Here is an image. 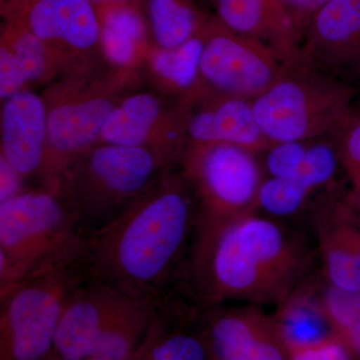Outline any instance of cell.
<instances>
[{
    "instance_id": "1",
    "label": "cell",
    "mask_w": 360,
    "mask_h": 360,
    "mask_svg": "<svg viewBox=\"0 0 360 360\" xmlns=\"http://www.w3.org/2000/svg\"><path fill=\"white\" fill-rule=\"evenodd\" d=\"M309 258L293 232L245 213L194 232L174 295L198 309L226 302L281 304L302 281Z\"/></svg>"
},
{
    "instance_id": "2",
    "label": "cell",
    "mask_w": 360,
    "mask_h": 360,
    "mask_svg": "<svg viewBox=\"0 0 360 360\" xmlns=\"http://www.w3.org/2000/svg\"><path fill=\"white\" fill-rule=\"evenodd\" d=\"M179 179L149 191L117 219L85 236L77 259L86 281L127 295H172L198 225L196 198Z\"/></svg>"
},
{
    "instance_id": "3",
    "label": "cell",
    "mask_w": 360,
    "mask_h": 360,
    "mask_svg": "<svg viewBox=\"0 0 360 360\" xmlns=\"http://www.w3.org/2000/svg\"><path fill=\"white\" fill-rule=\"evenodd\" d=\"M84 236L56 191H23L0 203V288L75 262Z\"/></svg>"
},
{
    "instance_id": "4",
    "label": "cell",
    "mask_w": 360,
    "mask_h": 360,
    "mask_svg": "<svg viewBox=\"0 0 360 360\" xmlns=\"http://www.w3.org/2000/svg\"><path fill=\"white\" fill-rule=\"evenodd\" d=\"M354 91L302 58L252 101L255 117L270 143L307 141L333 134L347 120Z\"/></svg>"
},
{
    "instance_id": "5",
    "label": "cell",
    "mask_w": 360,
    "mask_h": 360,
    "mask_svg": "<svg viewBox=\"0 0 360 360\" xmlns=\"http://www.w3.org/2000/svg\"><path fill=\"white\" fill-rule=\"evenodd\" d=\"M160 169V158L144 146L105 143L80 163L71 175L68 198H61L85 238L148 193Z\"/></svg>"
},
{
    "instance_id": "6",
    "label": "cell",
    "mask_w": 360,
    "mask_h": 360,
    "mask_svg": "<svg viewBox=\"0 0 360 360\" xmlns=\"http://www.w3.org/2000/svg\"><path fill=\"white\" fill-rule=\"evenodd\" d=\"M86 281L77 260L0 288V360H46L66 305Z\"/></svg>"
},
{
    "instance_id": "7",
    "label": "cell",
    "mask_w": 360,
    "mask_h": 360,
    "mask_svg": "<svg viewBox=\"0 0 360 360\" xmlns=\"http://www.w3.org/2000/svg\"><path fill=\"white\" fill-rule=\"evenodd\" d=\"M194 144L186 168L198 194L195 231L252 212L264 180L257 153L236 144Z\"/></svg>"
},
{
    "instance_id": "8",
    "label": "cell",
    "mask_w": 360,
    "mask_h": 360,
    "mask_svg": "<svg viewBox=\"0 0 360 360\" xmlns=\"http://www.w3.org/2000/svg\"><path fill=\"white\" fill-rule=\"evenodd\" d=\"M205 35L200 79L219 96L255 101L290 61L269 45L236 34L221 23Z\"/></svg>"
},
{
    "instance_id": "9",
    "label": "cell",
    "mask_w": 360,
    "mask_h": 360,
    "mask_svg": "<svg viewBox=\"0 0 360 360\" xmlns=\"http://www.w3.org/2000/svg\"><path fill=\"white\" fill-rule=\"evenodd\" d=\"M257 307H194L210 360H290L276 319Z\"/></svg>"
},
{
    "instance_id": "10",
    "label": "cell",
    "mask_w": 360,
    "mask_h": 360,
    "mask_svg": "<svg viewBox=\"0 0 360 360\" xmlns=\"http://www.w3.org/2000/svg\"><path fill=\"white\" fill-rule=\"evenodd\" d=\"M132 296L96 281L80 284L66 305L46 360L89 359L110 322Z\"/></svg>"
},
{
    "instance_id": "11",
    "label": "cell",
    "mask_w": 360,
    "mask_h": 360,
    "mask_svg": "<svg viewBox=\"0 0 360 360\" xmlns=\"http://www.w3.org/2000/svg\"><path fill=\"white\" fill-rule=\"evenodd\" d=\"M300 58L326 75L360 63V0H328L309 21Z\"/></svg>"
},
{
    "instance_id": "12",
    "label": "cell",
    "mask_w": 360,
    "mask_h": 360,
    "mask_svg": "<svg viewBox=\"0 0 360 360\" xmlns=\"http://www.w3.org/2000/svg\"><path fill=\"white\" fill-rule=\"evenodd\" d=\"M1 117V158L23 177L44 165L47 115L37 94L20 91L6 99Z\"/></svg>"
},
{
    "instance_id": "13",
    "label": "cell",
    "mask_w": 360,
    "mask_h": 360,
    "mask_svg": "<svg viewBox=\"0 0 360 360\" xmlns=\"http://www.w3.org/2000/svg\"><path fill=\"white\" fill-rule=\"evenodd\" d=\"M217 8L231 32L269 45L288 61L300 58L302 40L281 0H217Z\"/></svg>"
},
{
    "instance_id": "14",
    "label": "cell",
    "mask_w": 360,
    "mask_h": 360,
    "mask_svg": "<svg viewBox=\"0 0 360 360\" xmlns=\"http://www.w3.org/2000/svg\"><path fill=\"white\" fill-rule=\"evenodd\" d=\"M132 360H210L193 305L176 296L163 298Z\"/></svg>"
},
{
    "instance_id": "15",
    "label": "cell",
    "mask_w": 360,
    "mask_h": 360,
    "mask_svg": "<svg viewBox=\"0 0 360 360\" xmlns=\"http://www.w3.org/2000/svg\"><path fill=\"white\" fill-rule=\"evenodd\" d=\"M187 130L196 144H236L257 153L271 144L258 125L252 101L238 97L219 96L214 104L193 113Z\"/></svg>"
},
{
    "instance_id": "16",
    "label": "cell",
    "mask_w": 360,
    "mask_h": 360,
    "mask_svg": "<svg viewBox=\"0 0 360 360\" xmlns=\"http://www.w3.org/2000/svg\"><path fill=\"white\" fill-rule=\"evenodd\" d=\"M108 99L90 98L56 106L47 115V142L54 158L46 167L53 172L65 167L68 158L89 146L97 137L113 110Z\"/></svg>"
},
{
    "instance_id": "17",
    "label": "cell",
    "mask_w": 360,
    "mask_h": 360,
    "mask_svg": "<svg viewBox=\"0 0 360 360\" xmlns=\"http://www.w3.org/2000/svg\"><path fill=\"white\" fill-rule=\"evenodd\" d=\"M30 32L40 39L63 40L84 49L101 37L91 0H39L30 13Z\"/></svg>"
},
{
    "instance_id": "18",
    "label": "cell",
    "mask_w": 360,
    "mask_h": 360,
    "mask_svg": "<svg viewBox=\"0 0 360 360\" xmlns=\"http://www.w3.org/2000/svg\"><path fill=\"white\" fill-rule=\"evenodd\" d=\"M161 300L132 296L97 340L90 357L129 360L146 340Z\"/></svg>"
},
{
    "instance_id": "19",
    "label": "cell",
    "mask_w": 360,
    "mask_h": 360,
    "mask_svg": "<svg viewBox=\"0 0 360 360\" xmlns=\"http://www.w3.org/2000/svg\"><path fill=\"white\" fill-rule=\"evenodd\" d=\"M160 112V101L151 94L127 97L110 111L99 137L105 143L143 146Z\"/></svg>"
},
{
    "instance_id": "20",
    "label": "cell",
    "mask_w": 360,
    "mask_h": 360,
    "mask_svg": "<svg viewBox=\"0 0 360 360\" xmlns=\"http://www.w3.org/2000/svg\"><path fill=\"white\" fill-rule=\"evenodd\" d=\"M276 321L288 348L309 347L328 338V321L319 300L295 292L281 304Z\"/></svg>"
},
{
    "instance_id": "21",
    "label": "cell",
    "mask_w": 360,
    "mask_h": 360,
    "mask_svg": "<svg viewBox=\"0 0 360 360\" xmlns=\"http://www.w3.org/2000/svg\"><path fill=\"white\" fill-rule=\"evenodd\" d=\"M46 53L44 40L32 32H22L11 49H0V96L18 94L26 82L37 79L44 72Z\"/></svg>"
},
{
    "instance_id": "22",
    "label": "cell",
    "mask_w": 360,
    "mask_h": 360,
    "mask_svg": "<svg viewBox=\"0 0 360 360\" xmlns=\"http://www.w3.org/2000/svg\"><path fill=\"white\" fill-rule=\"evenodd\" d=\"M317 232L322 264L330 285L359 292V272L354 250L330 212L321 215Z\"/></svg>"
},
{
    "instance_id": "23",
    "label": "cell",
    "mask_w": 360,
    "mask_h": 360,
    "mask_svg": "<svg viewBox=\"0 0 360 360\" xmlns=\"http://www.w3.org/2000/svg\"><path fill=\"white\" fill-rule=\"evenodd\" d=\"M146 27L139 14L129 7H115L101 26V46L111 63L124 66L134 60Z\"/></svg>"
},
{
    "instance_id": "24",
    "label": "cell",
    "mask_w": 360,
    "mask_h": 360,
    "mask_svg": "<svg viewBox=\"0 0 360 360\" xmlns=\"http://www.w3.org/2000/svg\"><path fill=\"white\" fill-rule=\"evenodd\" d=\"M148 11L161 49H175L198 35L200 15L182 0H149Z\"/></svg>"
},
{
    "instance_id": "25",
    "label": "cell",
    "mask_w": 360,
    "mask_h": 360,
    "mask_svg": "<svg viewBox=\"0 0 360 360\" xmlns=\"http://www.w3.org/2000/svg\"><path fill=\"white\" fill-rule=\"evenodd\" d=\"M205 37L198 34L175 49H161L151 65L161 78L179 89H191L200 79V63Z\"/></svg>"
},
{
    "instance_id": "26",
    "label": "cell",
    "mask_w": 360,
    "mask_h": 360,
    "mask_svg": "<svg viewBox=\"0 0 360 360\" xmlns=\"http://www.w3.org/2000/svg\"><path fill=\"white\" fill-rule=\"evenodd\" d=\"M317 300L329 326L360 352V291L352 292L330 285Z\"/></svg>"
},
{
    "instance_id": "27",
    "label": "cell",
    "mask_w": 360,
    "mask_h": 360,
    "mask_svg": "<svg viewBox=\"0 0 360 360\" xmlns=\"http://www.w3.org/2000/svg\"><path fill=\"white\" fill-rule=\"evenodd\" d=\"M312 191L292 176L264 179L257 195V207L285 217L297 212Z\"/></svg>"
},
{
    "instance_id": "28",
    "label": "cell",
    "mask_w": 360,
    "mask_h": 360,
    "mask_svg": "<svg viewBox=\"0 0 360 360\" xmlns=\"http://www.w3.org/2000/svg\"><path fill=\"white\" fill-rule=\"evenodd\" d=\"M333 134L336 136L338 160L347 170L360 200V111L350 113Z\"/></svg>"
},
{
    "instance_id": "29",
    "label": "cell",
    "mask_w": 360,
    "mask_h": 360,
    "mask_svg": "<svg viewBox=\"0 0 360 360\" xmlns=\"http://www.w3.org/2000/svg\"><path fill=\"white\" fill-rule=\"evenodd\" d=\"M307 141H283L271 143L265 155V168L269 177H288L295 174L305 153Z\"/></svg>"
},
{
    "instance_id": "30",
    "label": "cell",
    "mask_w": 360,
    "mask_h": 360,
    "mask_svg": "<svg viewBox=\"0 0 360 360\" xmlns=\"http://www.w3.org/2000/svg\"><path fill=\"white\" fill-rule=\"evenodd\" d=\"M288 349L290 360H349L345 345L329 338L316 345Z\"/></svg>"
},
{
    "instance_id": "31",
    "label": "cell",
    "mask_w": 360,
    "mask_h": 360,
    "mask_svg": "<svg viewBox=\"0 0 360 360\" xmlns=\"http://www.w3.org/2000/svg\"><path fill=\"white\" fill-rule=\"evenodd\" d=\"M328 1V0H281L295 22L302 41L309 21Z\"/></svg>"
},
{
    "instance_id": "32",
    "label": "cell",
    "mask_w": 360,
    "mask_h": 360,
    "mask_svg": "<svg viewBox=\"0 0 360 360\" xmlns=\"http://www.w3.org/2000/svg\"><path fill=\"white\" fill-rule=\"evenodd\" d=\"M23 179L4 158L0 160V203L11 200L14 196L25 191L23 189Z\"/></svg>"
},
{
    "instance_id": "33",
    "label": "cell",
    "mask_w": 360,
    "mask_h": 360,
    "mask_svg": "<svg viewBox=\"0 0 360 360\" xmlns=\"http://www.w3.org/2000/svg\"><path fill=\"white\" fill-rule=\"evenodd\" d=\"M345 231L347 233L348 240L352 245V250H354L355 259H356L357 272H359V281L360 285V231L355 229L352 224H348L345 221Z\"/></svg>"
},
{
    "instance_id": "34",
    "label": "cell",
    "mask_w": 360,
    "mask_h": 360,
    "mask_svg": "<svg viewBox=\"0 0 360 360\" xmlns=\"http://www.w3.org/2000/svg\"><path fill=\"white\" fill-rule=\"evenodd\" d=\"M127 0H91V2H123Z\"/></svg>"
},
{
    "instance_id": "35",
    "label": "cell",
    "mask_w": 360,
    "mask_h": 360,
    "mask_svg": "<svg viewBox=\"0 0 360 360\" xmlns=\"http://www.w3.org/2000/svg\"><path fill=\"white\" fill-rule=\"evenodd\" d=\"M84 360H110L108 359H103V357H89V359H85ZM129 360H132L131 359H129Z\"/></svg>"
}]
</instances>
